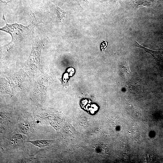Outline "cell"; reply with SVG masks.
Segmentation results:
<instances>
[{
    "label": "cell",
    "mask_w": 163,
    "mask_h": 163,
    "mask_svg": "<svg viewBox=\"0 0 163 163\" xmlns=\"http://www.w3.org/2000/svg\"><path fill=\"white\" fill-rule=\"evenodd\" d=\"M54 10L56 12V14L61 21L63 18L66 17L65 15L66 12L64 10H62L58 6L57 4Z\"/></svg>",
    "instance_id": "obj_5"
},
{
    "label": "cell",
    "mask_w": 163,
    "mask_h": 163,
    "mask_svg": "<svg viewBox=\"0 0 163 163\" xmlns=\"http://www.w3.org/2000/svg\"><path fill=\"white\" fill-rule=\"evenodd\" d=\"M135 46L141 48L146 52L151 54L157 61L163 62V51H155L151 50L146 48L139 44L137 42L135 41Z\"/></svg>",
    "instance_id": "obj_1"
},
{
    "label": "cell",
    "mask_w": 163,
    "mask_h": 163,
    "mask_svg": "<svg viewBox=\"0 0 163 163\" xmlns=\"http://www.w3.org/2000/svg\"><path fill=\"white\" fill-rule=\"evenodd\" d=\"M121 74L123 78L125 80H127L130 77L131 72L130 70L128 61L125 59L121 63L120 67Z\"/></svg>",
    "instance_id": "obj_2"
},
{
    "label": "cell",
    "mask_w": 163,
    "mask_h": 163,
    "mask_svg": "<svg viewBox=\"0 0 163 163\" xmlns=\"http://www.w3.org/2000/svg\"><path fill=\"white\" fill-rule=\"evenodd\" d=\"M79 1H84L85 2H86L88 3V1L87 0H78Z\"/></svg>",
    "instance_id": "obj_6"
},
{
    "label": "cell",
    "mask_w": 163,
    "mask_h": 163,
    "mask_svg": "<svg viewBox=\"0 0 163 163\" xmlns=\"http://www.w3.org/2000/svg\"><path fill=\"white\" fill-rule=\"evenodd\" d=\"M131 1L134 5L136 7L142 5L153 7L156 2L155 0H131Z\"/></svg>",
    "instance_id": "obj_3"
},
{
    "label": "cell",
    "mask_w": 163,
    "mask_h": 163,
    "mask_svg": "<svg viewBox=\"0 0 163 163\" xmlns=\"http://www.w3.org/2000/svg\"><path fill=\"white\" fill-rule=\"evenodd\" d=\"M52 142V140H41L28 141L27 142H30L40 148H44L46 146H49Z\"/></svg>",
    "instance_id": "obj_4"
}]
</instances>
